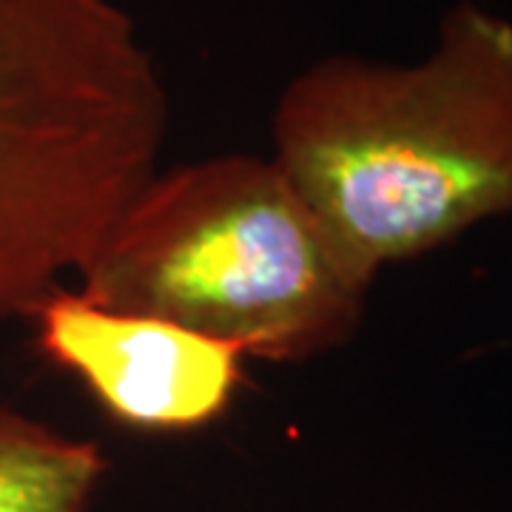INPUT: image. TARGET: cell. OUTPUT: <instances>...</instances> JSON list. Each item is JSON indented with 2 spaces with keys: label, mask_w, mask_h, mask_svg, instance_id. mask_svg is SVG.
Returning <instances> with one entry per match:
<instances>
[{
  "label": "cell",
  "mask_w": 512,
  "mask_h": 512,
  "mask_svg": "<svg viewBox=\"0 0 512 512\" xmlns=\"http://www.w3.org/2000/svg\"><path fill=\"white\" fill-rule=\"evenodd\" d=\"M168 126L160 66L117 0H0V319L86 265Z\"/></svg>",
  "instance_id": "7a4b0ae2"
},
{
  "label": "cell",
  "mask_w": 512,
  "mask_h": 512,
  "mask_svg": "<svg viewBox=\"0 0 512 512\" xmlns=\"http://www.w3.org/2000/svg\"><path fill=\"white\" fill-rule=\"evenodd\" d=\"M80 288L265 362L353 339L370 285L271 157L222 154L154 174L111 225Z\"/></svg>",
  "instance_id": "3957f363"
},
{
  "label": "cell",
  "mask_w": 512,
  "mask_h": 512,
  "mask_svg": "<svg viewBox=\"0 0 512 512\" xmlns=\"http://www.w3.org/2000/svg\"><path fill=\"white\" fill-rule=\"evenodd\" d=\"M109 461L0 399V512H86Z\"/></svg>",
  "instance_id": "5b68a950"
},
{
  "label": "cell",
  "mask_w": 512,
  "mask_h": 512,
  "mask_svg": "<svg viewBox=\"0 0 512 512\" xmlns=\"http://www.w3.org/2000/svg\"><path fill=\"white\" fill-rule=\"evenodd\" d=\"M274 160L356 276L512 214V23L456 3L419 63L330 55L276 100Z\"/></svg>",
  "instance_id": "6da1fadb"
},
{
  "label": "cell",
  "mask_w": 512,
  "mask_h": 512,
  "mask_svg": "<svg viewBox=\"0 0 512 512\" xmlns=\"http://www.w3.org/2000/svg\"><path fill=\"white\" fill-rule=\"evenodd\" d=\"M37 350L83 384L103 413L140 433H191L237 399L245 353L183 325L111 311L57 285L26 313Z\"/></svg>",
  "instance_id": "277c9868"
}]
</instances>
